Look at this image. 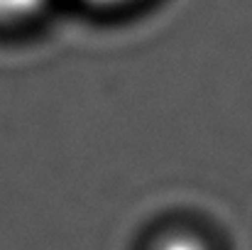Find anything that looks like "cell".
I'll use <instances>...</instances> for the list:
<instances>
[{
    "label": "cell",
    "mask_w": 252,
    "mask_h": 250,
    "mask_svg": "<svg viewBox=\"0 0 252 250\" xmlns=\"http://www.w3.org/2000/svg\"><path fill=\"white\" fill-rule=\"evenodd\" d=\"M86 7H93V10H103V12H118V10H125V7H132L142 0H81Z\"/></svg>",
    "instance_id": "3"
},
{
    "label": "cell",
    "mask_w": 252,
    "mask_h": 250,
    "mask_svg": "<svg viewBox=\"0 0 252 250\" xmlns=\"http://www.w3.org/2000/svg\"><path fill=\"white\" fill-rule=\"evenodd\" d=\"M150 250H211V246L193 231H169L162 233Z\"/></svg>",
    "instance_id": "2"
},
{
    "label": "cell",
    "mask_w": 252,
    "mask_h": 250,
    "mask_svg": "<svg viewBox=\"0 0 252 250\" xmlns=\"http://www.w3.org/2000/svg\"><path fill=\"white\" fill-rule=\"evenodd\" d=\"M52 0H0V25H25L39 17Z\"/></svg>",
    "instance_id": "1"
}]
</instances>
